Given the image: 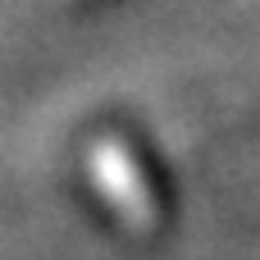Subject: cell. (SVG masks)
Wrapping results in <instances>:
<instances>
[{"label": "cell", "mask_w": 260, "mask_h": 260, "mask_svg": "<svg viewBox=\"0 0 260 260\" xmlns=\"http://www.w3.org/2000/svg\"><path fill=\"white\" fill-rule=\"evenodd\" d=\"M87 169H91L101 197L119 210V219H123L128 229H151V219H155L151 187H146L137 160H133L119 142H110V137H105V142H91V151H87Z\"/></svg>", "instance_id": "6da1fadb"}]
</instances>
